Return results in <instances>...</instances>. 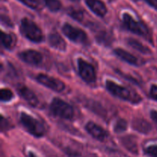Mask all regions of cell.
I'll list each match as a JSON object with an SVG mask.
<instances>
[{"label": "cell", "mask_w": 157, "mask_h": 157, "mask_svg": "<svg viewBox=\"0 0 157 157\" xmlns=\"http://www.w3.org/2000/svg\"><path fill=\"white\" fill-rule=\"evenodd\" d=\"M124 25L127 30L136 35L147 37L149 35V30L147 26L141 21H136L133 17L127 13H124L123 15Z\"/></svg>", "instance_id": "obj_5"}, {"label": "cell", "mask_w": 157, "mask_h": 157, "mask_svg": "<svg viewBox=\"0 0 157 157\" xmlns=\"http://www.w3.org/2000/svg\"><path fill=\"white\" fill-rule=\"evenodd\" d=\"M21 32L25 38L35 43H39L44 39L41 29L34 21L25 18L21 21Z\"/></svg>", "instance_id": "obj_2"}, {"label": "cell", "mask_w": 157, "mask_h": 157, "mask_svg": "<svg viewBox=\"0 0 157 157\" xmlns=\"http://www.w3.org/2000/svg\"><path fill=\"white\" fill-rule=\"evenodd\" d=\"M67 13L70 16H71L74 19L77 20V21H82L83 18H84V14L79 9H73V8H71V9H68L67 11Z\"/></svg>", "instance_id": "obj_19"}, {"label": "cell", "mask_w": 157, "mask_h": 157, "mask_svg": "<svg viewBox=\"0 0 157 157\" xmlns=\"http://www.w3.org/2000/svg\"><path fill=\"white\" fill-rule=\"evenodd\" d=\"M71 1H73V2H78L79 0H71Z\"/></svg>", "instance_id": "obj_29"}, {"label": "cell", "mask_w": 157, "mask_h": 157, "mask_svg": "<svg viewBox=\"0 0 157 157\" xmlns=\"http://www.w3.org/2000/svg\"><path fill=\"white\" fill-rule=\"evenodd\" d=\"M18 92L19 94L23 98V99L25 100L30 105L33 107H36L38 104V99L36 95L27 87L23 85H19L18 87Z\"/></svg>", "instance_id": "obj_12"}, {"label": "cell", "mask_w": 157, "mask_h": 157, "mask_svg": "<svg viewBox=\"0 0 157 157\" xmlns=\"http://www.w3.org/2000/svg\"><path fill=\"white\" fill-rule=\"evenodd\" d=\"M127 122H126L125 120L120 119L117 121L116 124H115L114 131L118 133H123V132H124L126 130H127Z\"/></svg>", "instance_id": "obj_21"}, {"label": "cell", "mask_w": 157, "mask_h": 157, "mask_svg": "<svg viewBox=\"0 0 157 157\" xmlns=\"http://www.w3.org/2000/svg\"><path fill=\"white\" fill-rule=\"evenodd\" d=\"M78 71L81 78L87 83H92L96 80V73L94 67L90 63L84 60L78 59Z\"/></svg>", "instance_id": "obj_7"}, {"label": "cell", "mask_w": 157, "mask_h": 157, "mask_svg": "<svg viewBox=\"0 0 157 157\" xmlns=\"http://www.w3.org/2000/svg\"><path fill=\"white\" fill-rule=\"evenodd\" d=\"M127 42H128V44H130L132 48H133L137 50L138 52H141V53L143 54L151 53V51H150L148 48L146 47L145 45H144L142 43L138 41L137 40L133 39V38H130V39L127 40Z\"/></svg>", "instance_id": "obj_16"}, {"label": "cell", "mask_w": 157, "mask_h": 157, "mask_svg": "<svg viewBox=\"0 0 157 157\" xmlns=\"http://www.w3.org/2000/svg\"><path fill=\"white\" fill-rule=\"evenodd\" d=\"M115 55L117 57H119L121 59L124 60L126 62L129 63L130 64H133V65H137L138 64V59L133 55H131L129 52H126V51L123 50L121 48H117L114 50Z\"/></svg>", "instance_id": "obj_14"}, {"label": "cell", "mask_w": 157, "mask_h": 157, "mask_svg": "<svg viewBox=\"0 0 157 157\" xmlns=\"http://www.w3.org/2000/svg\"><path fill=\"white\" fill-rule=\"evenodd\" d=\"M1 41L2 44L6 48H11L14 44L13 37L9 34L2 32L1 33Z\"/></svg>", "instance_id": "obj_18"}, {"label": "cell", "mask_w": 157, "mask_h": 157, "mask_svg": "<svg viewBox=\"0 0 157 157\" xmlns=\"http://www.w3.org/2000/svg\"><path fill=\"white\" fill-rule=\"evenodd\" d=\"M151 117L153 118V120L155 122L157 123V111L153 110V111L151 112Z\"/></svg>", "instance_id": "obj_27"}, {"label": "cell", "mask_w": 157, "mask_h": 157, "mask_svg": "<svg viewBox=\"0 0 157 157\" xmlns=\"http://www.w3.org/2000/svg\"><path fill=\"white\" fill-rule=\"evenodd\" d=\"M29 157H37L35 156V154H34L33 153H32V152H30V153H29Z\"/></svg>", "instance_id": "obj_28"}, {"label": "cell", "mask_w": 157, "mask_h": 157, "mask_svg": "<svg viewBox=\"0 0 157 157\" xmlns=\"http://www.w3.org/2000/svg\"><path fill=\"white\" fill-rule=\"evenodd\" d=\"M146 153L151 157H157V145L150 146L146 150Z\"/></svg>", "instance_id": "obj_24"}, {"label": "cell", "mask_w": 157, "mask_h": 157, "mask_svg": "<svg viewBox=\"0 0 157 157\" xmlns=\"http://www.w3.org/2000/svg\"><path fill=\"white\" fill-rule=\"evenodd\" d=\"M85 2L89 9L98 16L104 17L107 14V7L101 0H85Z\"/></svg>", "instance_id": "obj_11"}, {"label": "cell", "mask_w": 157, "mask_h": 157, "mask_svg": "<svg viewBox=\"0 0 157 157\" xmlns=\"http://www.w3.org/2000/svg\"><path fill=\"white\" fill-rule=\"evenodd\" d=\"M46 7L52 12H58L61 9V4L59 0H42Z\"/></svg>", "instance_id": "obj_17"}, {"label": "cell", "mask_w": 157, "mask_h": 157, "mask_svg": "<svg viewBox=\"0 0 157 157\" xmlns=\"http://www.w3.org/2000/svg\"><path fill=\"white\" fill-rule=\"evenodd\" d=\"M85 128L94 138L98 140L104 141L107 137V132L94 123L89 122Z\"/></svg>", "instance_id": "obj_10"}, {"label": "cell", "mask_w": 157, "mask_h": 157, "mask_svg": "<svg viewBox=\"0 0 157 157\" xmlns=\"http://www.w3.org/2000/svg\"><path fill=\"white\" fill-rule=\"evenodd\" d=\"M150 6L157 10V0H145Z\"/></svg>", "instance_id": "obj_26"}, {"label": "cell", "mask_w": 157, "mask_h": 157, "mask_svg": "<svg viewBox=\"0 0 157 157\" xmlns=\"http://www.w3.org/2000/svg\"><path fill=\"white\" fill-rule=\"evenodd\" d=\"M63 33L70 40L76 43H81L83 44H88V38L85 32L81 29L75 28L66 23L62 28Z\"/></svg>", "instance_id": "obj_6"}, {"label": "cell", "mask_w": 157, "mask_h": 157, "mask_svg": "<svg viewBox=\"0 0 157 157\" xmlns=\"http://www.w3.org/2000/svg\"><path fill=\"white\" fill-rule=\"evenodd\" d=\"M124 144L129 150L133 152V153H135V152L136 153L137 152V147H136V142H135L134 140H132L130 136L124 138Z\"/></svg>", "instance_id": "obj_20"}, {"label": "cell", "mask_w": 157, "mask_h": 157, "mask_svg": "<svg viewBox=\"0 0 157 157\" xmlns=\"http://www.w3.org/2000/svg\"><path fill=\"white\" fill-rule=\"evenodd\" d=\"M48 41L51 46L61 51H64L66 48V43L60 35L57 33L51 34L48 37Z\"/></svg>", "instance_id": "obj_13"}, {"label": "cell", "mask_w": 157, "mask_h": 157, "mask_svg": "<svg viewBox=\"0 0 157 157\" xmlns=\"http://www.w3.org/2000/svg\"><path fill=\"white\" fill-rule=\"evenodd\" d=\"M50 110L52 114L63 119H71L74 116L73 107L59 98H55L52 101Z\"/></svg>", "instance_id": "obj_4"}, {"label": "cell", "mask_w": 157, "mask_h": 157, "mask_svg": "<svg viewBox=\"0 0 157 157\" xmlns=\"http://www.w3.org/2000/svg\"><path fill=\"white\" fill-rule=\"evenodd\" d=\"M19 57L23 61L32 65H38L42 61V55L38 52L28 50L19 54Z\"/></svg>", "instance_id": "obj_9"}, {"label": "cell", "mask_w": 157, "mask_h": 157, "mask_svg": "<svg viewBox=\"0 0 157 157\" xmlns=\"http://www.w3.org/2000/svg\"><path fill=\"white\" fill-rule=\"evenodd\" d=\"M13 98V93L9 89H2L1 100L2 101H9Z\"/></svg>", "instance_id": "obj_22"}, {"label": "cell", "mask_w": 157, "mask_h": 157, "mask_svg": "<svg viewBox=\"0 0 157 157\" xmlns=\"http://www.w3.org/2000/svg\"><path fill=\"white\" fill-rule=\"evenodd\" d=\"M106 87L110 93L124 101H130L132 103H138L141 101L140 97L136 93H133L129 89L117 84L116 83L111 81H107Z\"/></svg>", "instance_id": "obj_1"}, {"label": "cell", "mask_w": 157, "mask_h": 157, "mask_svg": "<svg viewBox=\"0 0 157 157\" xmlns=\"http://www.w3.org/2000/svg\"><path fill=\"white\" fill-rule=\"evenodd\" d=\"M133 127L140 133H147L151 130V125L144 119H136L133 122Z\"/></svg>", "instance_id": "obj_15"}, {"label": "cell", "mask_w": 157, "mask_h": 157, "mask_svg": "<svg viewBox=\"0 0 157 157\" xmlns=\"http://www.w3.org/2000/svg\"><path fill=\"white\" fill-rule=\"evenodd\" d=\"M20 121L25 128L33 136L40 137L45 133V127L41 121L32 117L30 115L22 113L20 117Z\"/></svg>", "instance_id": "obj_3"}, {"label": "cell", "mask_w": 157, "mask_h": 157, "mask_svg": "<svg viewBox=\"0 0 157 157\" xmlns=\"http://www.w3.org/2000/svg\"><path fill=\"white\" fill-rule=\"evenodd\" d=\"M36 80L40 84H43L44 86L55 90V91L61 92L65 88V85L62 81L57 78L48 76V75L40 74L36 77Z\"/></svg>", "instance_id": "obj_8"}, {"label": "cell", "mask_w": 157, "mask_h": 157, "mask_svg": "<svg viewBox=\"0 0 157 157\" xmlns=\"http://www.w3.org/2000/svg\"><path fill=\"white\" fill-rule=\"evenodd\" d=\"M28 7L32 9H36L38 7V0H18Z\"/></svg>", "instance_id": "obj_23"}, {"label": "cell", "mask_w": 157, "mask_h": 157, "mask_svg": "<svg viewBox=\"0 0 157 157\" xmlns=\"http://www.w3.org/2000/svg\"><path fill=\"white\" fill-rule=\"evenodd\" d=\"M150 96L153 99L157 101V86L153 85L150 89Z\"/></svg>", "instance_id": "obj_25"}]
</instances>
